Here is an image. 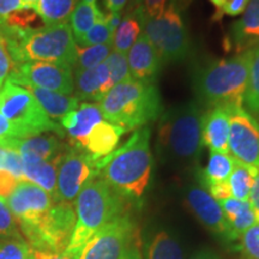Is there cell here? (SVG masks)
<instances>
[{
	"label": "cell",
	"instance_id": "6da1fadb",
	"mask_svg": "<svg viewBox=\"0 0 259 259\" xmlns=\"http://www.w3.org/2000/svg\"><path fill=\"white\" fill-rule=\"evenodd\" d=\"M150 138L148 126L135 130L125 144L96 161L99 177L126 198H141L149 185L153 166Z\"/></svg>",
	"mask_w": 259,
	"mask_h": 259
},
{
	"label": "cell",
	"instance_id": "7a4b0ae2",
	"mask_svg": "<svg viewBox=\"0 0 259 259\" xmlns=\"http://www.w3.org/2000/svg\"><path fill=\"white\" fill-rule=\"evenodd\" d=\"M126 199L101 178L85 184L76 198V226L64 253L79 259L87 242L107 223L126 212Z\"/></svg>",
	"mask_w": 259,
	"mask_h": 259
},
{
	"label": "cell",
	"instance_id": "3957f363",
	"mask_svg": "<svg viewBox=\"0 0 259 259\" xmlns=\"http://www.w3.org/2000/svg\"><path fill=\"white\" fill-rule=\"evenodd\" d=\"M250 50L228 58L215 60L197 71L193 89L200 105L210 108H240L247 87Z\"/></svg>",
	"mask_w": 259,
	"mask_h": 259
},
{
	"label": "cell",
	"instance_id": "277c9868",
	"mask_svg": "<svg viewBox=\"0 0 259 259\" xmlns=\"http://www.w3.org/2000/svg\"><path fill=\"white\" fill-rule=\"evenodd\" d=\"M97 105L103 119L125 131L143 127L163 113L157 87L134 78L115 84Z\"/></svg>",
	"mask_w": 259,
	"mask_h": 259
},
{
	"label": "cell",
	"instance_id": "5b68a950",
	"mask_svg": "<svg viewBox=\"0 0 259 259\" xmlns=\"http://www.w3.org/2000/svg\"><path fill=\"white\" fill-rule=\"evenodd\" d=\"M2 37L15 64L45 61L72 69L76 65L77 45L67 22L16 31Z\"/></svg>",
	"mask_w": 259,
	"mask_h": 259
},
{
	"label": "cell",
	"instance_id": "8992f818",
	"mask_svg": "<svg viewBox=\"0 0 259 259\" xmlns=\"http://www.w3.org/2000/svg\"><path fill=\"white\" fill-rule=\"evenodd\" d=\"M203 109L190 101L162 113L157 126V149L167 160L190 164L198 161L203 150Z\"/></svg>",
	"mask_w": 259,
	"mask_h": 259
},
{
	"label": "cell",
	"instance_id": "52a82bcc",
	"mask_svg": "<svg viewBox=\"0 0 259 259\" xmlns=\"http://www.w3.org/2000/svg\"><path fill=\"white\" fill-rule=\"evenodd\" d=\"M0 113L17 130L19 139L54 132L64 136L61 125L46 114L27 88L6 80L0 89Z\"/></svg>",
	"mask_w": 259,
	"mask_h": 259
},
{
	"label": "cell",
	"instance_id": "ba28073f",
	"mask_svg": "<svg viewBox=\"0 0 259 259\" xmlns=\"http://www.w3.org/2000/svg\"><path fill=\"white\" fill-rule=\"evenodd\" d=\"M138 15L142 31L153 44L162 64L178 63L189 57L190 35L176 6L169 4L157 17H147L142 8Z\"/></svg>",
	"mask_w": 259,
	"mask_h": 259
},
{
	"label": "cell",
	"instance_id": "9c48e42d",
	"mask_svg": "<svg viewBox=\"0 0 259 259\" xmlns=\"http://www.w3.org/2000/svg\"><path fill=\"white\" fill-rule=\"evenodd\" d=\"M74 226L76 210L72 203L56 202L27 239L32 250L63 253L69 245Z\"/></svg>",
	"mask_w": 259,
	"mask_h": 259
},
{
	"label": "cell",
	"instance_id": "30bf717a",
	"mask_svg": "<svg viewBox=\"0 0 259 259\" xmlns=\"http://www.w3.org/2000/svg\"><path fill=\"white\" fill-rule=\"evenodd\" d=\"M6 80L24 88L36 87L66 95H72L74 92L72 67L54 63L25 61L15 64Z\"/></svg>",
	"mask_w": 259,
	"mask_h": 259
},
{
	"label": "cell",
	"instance_id": "8fae6325",
	"mask_svg": "<svg viewBox=\"0 0 259 259\" xmlns=\"http://www.w3.org/2000/svg\"><path fill=\"white\" fill-rule=\"evenodd\" d=\"M135 223L126 211L102 227L80 252L79 259H122L135 241Z\"/></svg>",
	"mask_w": 259,
	"mask_h": 259
},
{
	"label": "cell",
	"instance_id": "7c38bea8",
	"mask_svg": "<svg viewBox=\"0 0 259 259\" xmlns=\"http://www.w3.org/2000/svg\"><path fill=\"white\" fill-rule=\"evenodd\" d=\"M54 203L50 193L27 180L19 181L5 202L25 236H29L37 228Z\"/></svg>",
	"mask_w": 259,
	"mask_h": 259
},
{
	"label": "cell",
	"instance_id": "4fadbf2b",
	"mask_svg": "<svg viewBox=\"0 0 259 259\" xmlns=\"http://www.w3.org/2000/svg\"><path fill=\"white\" fill-rule=\"evenodd\" d=\"M96 161L78 148L61 155L57 170L56 202L72 203L84 185L99 177Z\"/></svg>",
	"mask_w": 259,
	"mask_h": 259
},
{
	"label": "cell",
	"instance_id": "5bb4252c",
	"mask_svg": "<svg viewBox=\"0 0 259 259\" xmlns=\"http://www.w3.org/2000/svg\"><path fill=\"white\" fill-rule=\"evenodd\" d=\"M228 151L235 161L259 170V121L242 107L231 112Z\"/></svg>",
	"mask_w": 259,
	"mask_h": 259
},
{
	"label": "cell",
	"instance_id": "9a60e30c",
	"mask_svg": "<svg viewBox=\"0 0 259 259\" xmlns=\"http://www.w3.org/2000/svg\"><path fill=\"white\" fill-rule=\"evenodd\" d=\"M186 204L192 210L194 216L209 231L222 235L228 240L229 229L225 213L220 203L208 192V190L197 185L189 187L186 192Z\"/></svg>",
	"mask_w": 259,
	"mask_h": 259
},
{
	"label": "cell",
	"instance_id": "2e32d148",
	"mask_svg": "<svg viewBox=\"0 0 259 259\" xmlns=\"http://www.w3.org/2000/svg\"><path fill=\"white\" fill-rule=\"evenodd\" d=\"M127 63L132 78L148 83L155 82L163 65L153 44L143 31L130 48Z\"/></svg>",
	"mask_w": 259,
	"mask_h": 259
},
{
	"label": "cell",
	"instance_id": "e0dca14e",
	"mask_svg": "<svg viewBox=\"0 0 259 259\" xmlns=\"http://www.w3.org/2000/svg\"><path fill=\"white\" fill-rule=\"evenodd\" d=\"M259 45V0H250L242 17L232 25L226 47L236 54Z\"/></svg>",
	"mask_w": 259,
	"mask_h": 259
},
{
	"label": "cell",
	"instance_id": "ac0fdd59",
	"mask_svg": "<svg viewBox=\"0 0 259 259\" xmlns=\"http://www.w3.org/2000/svg\"><path fill=\"white\" fill-rule=\"evenodd\" d=\"M74 92L79 101L100 102L113 88L108 67L105 63L89 70H77L73 72Z\"/></svg>",
	"mask_w": 259,
	"mask_h": 259
},
{
	"label": "cell",
	"instance_id": "d6986e66",
	"mask_svg": "<svg viewBox=\"0 0 259 259\" xmlns=\"http://www.w3.org/2000/svg\"><path fill=\"white\" fill-rule=\"evenodd\" d=\"M231 108L215 107L210 108L203 114L202 137L203 144L210 149V151L221 154H229V118Z\"/></svg>",
	"mask_w": 259,
	"mask_h": 259
},
{
	"label": "cell",
	"instance_id": "ffe728a7",
	"mask_svg": "<svg viewBox=\"0 0 259 259\" xmlns=\"http://www.w3.org/2000/svg\"><path fill=\"white\" fill-rule=\"evenodd\" d=\"M102 120L101 109L97 103L83 102L78 108L65 115L60 120V125L69 135L71 143L76 148H80L92 130Z\"/></svg>",
	"mask_w": 259,
	"mask_h": 259
},
{
	"label": "cell",
	"instance_id": "44dd1931",
	"mask_svg": "<svg viewBox=\"0 0 259 259\" xmlns=\"http://www.w3.org/2000/svg\"><path fill=\"white\" fill-rule=\"evenodd\" d=\"M125 132L120 126L102 120L92 130L78 149H82L95 160H100L108 156L118 148L121 136Z\"/></svg>",
	"mask_w": 259,
	"mask_h": 259
},
{
	"label": "cell",
	"instance_id": "7402d4cb",
	"mask_svg": "<svg viewBox=\"0 0 259 259\" xmlns=\"http://www.w3.org/2000/svg\"><path fill=\"white\" fill-rule=\"evenodd\" d=\"M0 147L17 151L21 156H31L44 161L54 160L64 154L61 153L63 145L59 139L51 135H38L34 137L11 139L3 143Z\"/></svg>",
	"mask_w": 259,
	"mask_h": 259
},
{
	"label": "cell",
	"instance_id": "603a6c76",
	"mask_svg": "<svg viewBox=\"0 0 259 259\" xmlns=\"http://www.w3.org/2000/svg\"><path fill=\"white\" fill-rule=\"evenodd\" d=\"M221 205L222 211L225 213V218L229 229V241H236L239 238L257 223L254 211L252 209L250 202H242L235 198L221 200L219 202Z\"/></svg>",
	"mask_w": 259,
	"mask_h": 259
},
{
	"label": "cell",
	"instance_id": "cb8c5ba5",
	"mask_svg": "<svg viewBox=\"0 0 259 259\" xmlns=\"http://www.w3.org/2000/svg\"><path fill=\"white\" fill-rule=\"evenodd\" d=\"M21 157L23 161V180L40 186L50 193L56 202L57 170L61 156L51 161H44L31 156Z\"/></svg>",
	"mask_w": 259,
	"mask_h": 259
},
{
	"label": "cell",
	"instance_id": "d4e9b609",
	"mask_svg": "<svg viewBox=\"0 0 259 259\" xmlns=\"http://www.w3.org/2000/svg\"><path fill=\"white\" fill-rule=\"evenodd\" d=\"M25 88L35 96L42 109L53 121L61 120L65 115L79 107V100L73 95L51 92L36 87H25Z\"/></svg>",
	"mask_w": 259,
	"mask_h": 259
},
{
	"label": "cell",
	"instance_id": "484cf974",
	"mask_svg": "<svg viewBox=\"0 0 259 259\" xmlns=\"http://www.w3.org/2000/svg\"><path fill=\"white\" fill-rule=\"evenodd\" d=\"M142 34L141 21H139L138 9L135 11H128L124 17H122L120 24L115 29L114 35H113L112 48L113 51L121 52V53H127L130 48L134 46L137 41L139 35Z\"/></svg>",
	"mask_w": 259,
	"mask_h": 259
},
{
	"label": "cell",
	"instance_id": "4316f807",
	"mask_svg": "<svg viewBox=\"0 0 259 259\" xmlns=\"http://www.w3.org/2000/svg\"><path fill=\"white\" fill-rule=\"evenodd\" d=\"M106 15L96 4H88L80 2L74 8L70 16V27L72 30L74 41H78L94 27L97 21H105Z\"/></svg>",
	"mask_w": 259,
	"mask_h": 259
},
{
	"label": "cell",
	"instance_id": "83f0119b",
	"mask_svg": "<svg viewBox=\"0 0 259 259\" xmlns=\"http://www.w3.org/2000/svg\"><path fill=\"white\" fill-rule=\"evenodd\" d=\"M78 0H38L35 11L45 25L66 23Z\"/></svg>",
	"mask_w": 259,
	"mask_h": 259
},
{
	"label": "cell",
	"instance_id": "f1b7e54d",
	"mask_svg": "<svg viewBox=\"0 0 259 259\" xmlns=\"http://www.w3.org/2000/svg\"><path fill=\"white\" fill-rule=\"evenodd\" d=\"M258 171L253 167L234 160V167L228 178V185L233 198L247 202Z\"/></svg>",
	"mask_w": 259,
	"mask_h": 259
},
{
	"label": "cell",
	"instance_id": "f546056e",
	"mask_svg": "<svg viewBox=\"0 0 259 259\" xmlns=\"http://www.w3.org/2000/svg\"><path fill=\"white\" fill-rule=\"evenodd\" d=\"M233 167H234V158L231 155L210 151L208 164L204 168L200 178L203 185L208 189L215 184L228 181Z\"/></svg>",
	"mask_w": 259,
	"mask_h": 259
},
{
	"label": "cell",
	"instance_id": "4dcf8cb0",
	"mask_svg": "<svg viewBox=\"0 0 259 259\" xmlns=\"http://www.w3.org/2000/svg\"><path fill=\"white\" fill-rule=\"evenodd\" d=\"M244 103L247 112L259 121V45L250 50V69Z\"/></svg>",
	"mask_w": 259,
	"mask_h": 259
},
{
	"label": "cell",
	"instance_id": "1f68e13d",
	"mask_svg": "<svg viewBox=\"0 0 259 259\" xmlns=\"http://www.w3.org/2000/svg\"><path fill=\"white\" fill-rule=\"evenodd\" d=\"M147 259H184L179 242L167 232H160L151 239L145 251Z\"/></svg>",
	"mask_w": 259,
	"mask_h": 259
},
{
	"label": "cell",
	"instance_id": "d6a6232c",
	"mask_svg": "<svg viewBox=\"0 0 259 259\" xmlns=\"http://www.w3.org/2000/svg\"><path fill=\"white\" fill-rule=\"evenodd\" d=\"M112 51V45H96V46L88 47L77 45V60L73 70L94 69V67L105 63Z\"/></svg>",
	"mask_w": 259,
	"mask_h": 259
},
{
	"label": "cell",
	"instance_id": "836d02e7",
	"mask_svg": "<svg viewBox=\"0 0 259 259\" xmlns=\"http://www.w3.org/2000/svg\"><path fill=\"white\" fill-rule=\"evenodd\" d=\"M105 64L108 67L109 74H111L113 87L115 84H119L132 78L128 69L127 54L121 53V52L112 51L108 58L105 60Z\"/></svg>",
	"mask_w": 259,
	"mask_h": 259
},
{
	"label": "cell",
	"instance_id": "e575fe53",
	"mask_svg": "<svg viewBox=\"0 0 259 259\" xmlns=\"http://www.w3.org/2000/svg\"><path fill=\"white\" fill-rule=\"evenodd\" d=\"M114 31L109 28L105 21H97L94 27L87 32L76 45L83 47L96 46V45H112Z\"/></svg>",
	"mask_w": 259,
	"mask_h": 259
},
{
	"label": "cell",
	"instance_id": "d590c367",
	"mask_svg": "<svg viewBox=\"0 0 259 259\" xmlns=\"http://www.w3.org/2000/svg\"><path fill=\"white\" fill-rule=\"evenodd\" d=\"M31 247L21 238H8L0 240V259H29Z\"/></svg>",
	"mask_w": 259,
	"mask_h": 259
},
{
	"label": "cell",
	"instance_id": "8d00e7d4",
	"mask_svg": "<svg viewBox=\"0 0 259 259\" xmlns=\"http://www.w3.org/2000/svg\"><path fill=\"white\" fill-rule=\"evenodd\" d=\"M238 241L245 259H259V223L248 228Z\"/></svg>",
	"mask_w": 259,
	"mask_h": 259
},
{
	"label": "cell",
	"instance_id": "74e56055",
	"mask_svg": "<svg viewBox=\"0 0 259 259\" xmlns=\"http://www.w3.org/2000/svg\"><path fill=\"white\" fill-rule=\"evenodd\" d=\"M0 236L21 238L14 216L3 200H0Z\"/></svg>",
	"mask_w": 259,
	"mask_h": 259
},
{
	"label": "cell",
	"instance_id": "f35d334b",
	"mask_svg": "<svg viewBox=\"0 0 259 259\" xmlns=\"http://www.w3.org/2000/svg\"><path fill=\"white\" fill-rule=\"evenodd\" d=\"M18 178H16L14 174L10 173L6 169H0V200L6 202L11 193L14 192L16 186L19 184Z\"/></svg>",
	"mask_w": 259,
	"mask_h": 259
},
{
	"label": "cell",
	"instance_id": "ab89813d",
	"mask_svg": "<svg viewBox=\"0 0 259 259\" xmlns=\"http://www.w3.org/2000/svg\"><path fill=\"white\" fill-rule=\"evenodd\" d=\"M248 3H250V0H227L226 4L222 6V9L220 11L215 12L212 18L216 21V19L221 18L223 15L235 17V16L244 14Z\"/></svg>",
	"mask_w": 259,
	"mask_h": 259
},
{
	"label": "cell",
	"instance_id": "60d3db41",
	"mask_svg": "<svg viewBox=\"0 0 259 259\" xmlns=\"http://www.w3.org/2000/svg\"><path fill=\"white\" fill-rule=\"evenodd\" d=\"M22 9H25L22 0H0V28Z\"/></svg>",
	"mask_w": 259,
	"mask_h": 259
},
{
	"label": "cell",
	"instance_id": "b9f144b4",
	"mask_svg": "<svg viewBox=\"0 0 259 259\" xmlns=\"http://www.w3.org/2000/svg\"><path fill=\"white\" fill-rule=\"evenodd\" d=\"M12 69V60L10 57L8 47L4 38L0 35V89L4 85V83L8 79L10 71Z\"/></svg>",
	"mask_w": 259,
	"mask_h": 259
},
{
	"label": "cell",
	"instance_id": "7bdbcfd3",
	"mask_svg": "<svg viewBox=\"0 0 259 259\" xmlns=\"http://www.w3.org/2000/svg\"><path fill=\"white\" fill-rule=\"evenodd\" d=\"M168 0H143L142 10L147 17H157L166 10Z\"/></svg>",
	"mask_w": 259,
	"mask_h": 259
},
{
	"label": "cell",
	"instance_id": "ee69618b",
	"mask_svg": "<svg viewBox=\"0 0 259 259\" xmlns=\"http://www.w3.org/2000/svg\"><path fill=\"white\" fill-rule=\"evenodd\" d=\"M11 139H19L17 130L0 113V145Z\"/></svg>",
	"mask_w": 259,
	"mask_h": 259
},
{
	"label": "cell",
	"instance_id": "f6af8a7d",
	"mask_svg": "<svg viewBox=\"0 0 259 259\" xmlns=\"http://www.w3.org/2000/svg\"><path fill=\"white\" fill-rule=\"evenodd\" d=\"M208 192L211 194V196L215 198L218 202H221V200L231 198V190H229L228 181H225V183L215 184V185H211L208 187Z\"/></svg>",
	"mask_w": 259,
	"mask_h": 259
},
{
	"label": "cell",
	"instance_id": "bcb514c9",
	"mask_svg": "<svg viewBox=\"0 0 259 259\" xmlns=\"http://www.w3.org/2000/svg\"><path fill=\"white\" fill-rule=\"evenodd\" d=\"M248 202H250L252 209H253L255 219H257V223H259V171L255 177L253 187H252L250 198H248Z\"/></svg>",
	"mask_w": 259,
	"mask_h": 259
},
{
	"label": "cell",
	"instance_id": "7dc6e473",
	"mask_svg": "<svg viewBox=\"0 0 259 259\" xmlns=\"http://www.w3.org/2000/svg\"><path fill=\"white\" fill-rule=\"evenodd\" d=\"M31 252L35 259H77V258L71 257V255L65 254L64 252L63 253H52V252L32 250V248H31Z\"/></svg>",
	"mask_w": 259,
	"mask_h": 259
},
{
	"label": "cell",
	"instance_id": "c3c4849f",
	"mask_svg": "<svg viewBox=\"0 0 259 259\" xmlns=\"http://www.w3.org/2000/svg\"><path fill=\"white\" fill-rule=\"evenodd\" d=\"M127 4L128 0H105L106 9L109 12H121Z\"/></svg>",
	"mask_w": 259,
	"mask_h": 259
},
{
	"label": "cell",
	"instance_id": "681fc988",
	"mask_svg": "<svg viewBox=\"0 0 259 259\" xmlns=\"http://www.w3.org/2000/svg\"><path fill=\"white\" fill-rule=\"evenodd\" d=\"M122 259H143L142 258L141 251H139L137 242L134 241V244L131 245V247L128 248V251L126 252V254L124 255V258Z\"/></svg>",
	"mask_w": 259,
	"mask_h": 259
},
{
	"label": "cell",
	"instance_id": "f907efd6",
	"mask_svg": "<svg viewBox=\"0 0 259 259\" xmlns=\"http://www.w3.org/2000/svg\"><path fill=\"white\" fill-rule=\"evenodd\" d=\"M189 259H221V258H220L218 254L213 253V252H211V251L203 250V251L197 252V253H194L192 257Z\"/></svg>",
	"mask_w": 259,
	"mask_h": 259
},
{
	"label": "cell",
	"instance_id": "816d5d0a",
	"mask_svg": "<svg viewBox=\"0 0 259 259\" xmlns=\"http://www.w3.org/2000/svg\"><path fill=\"white\" fill-rule=\"evenodd\" d=\"M142 4H143V0H128V11H135L139 8H142Z\"/></svg>",
	"mask_w": 259,
	"mask_h": 259
},
{
	"label": "cell",
	"instance_id": "f5cc1de1",
	"mask_svg": "<svg viewBox=\"0 0 259 259\" xmlns=\"http://www.w3.org/2000/svg\"><path fill=\"white\" fill-rule=\"evenodd\" d=\"M187 3H189V0H170L169 4L176 6V8L180 11V10L184 9V6H185Z\"/></svg>",
	"mask_w": 259,
	"mask_h": 259
},
{
	"label": "cell",
	"instance_id": "db71d44e",
	"mask_svg": "<svg viewBox=\"0 0 259 259\" xmlns=\"http://www.w3.org/2000/svg\"><path fill=\"white\" fill-rule=\"evenodd\" d=\"M23 2V5L25 9H32L35 10V8H36L38 0H22Z\"/></svg>",
	"mask_w": 259,
	"mask_h": 259
},
{
	"label": "cell",
	"instance_id": "11a10c76",
	"mask_svg": "<svg viewBox=\"0 0 259 259\" xmlns=\"http://www.w3.org/2000/svg\"><path fill=\"white\" fill-rule=\"evenodd\" d=\"M209 2L211 3V4H212L213 6H215V8H216V12H218V11H220V10L222 9V6L226 4L227 0H209Z\"/></svg>",
	"mask_w": 259,
	"mask_h": 259
},
{
	"label": "cell",
	"instance_id": "9f6ffc18",
	"mask_svg": "<svg viewBox=\"0 0 259 259\" xmlns=\"http://www.w3.org/2000/svg\"><path fill=\"white\" fill-rule=\"evenodd\" d=\"M29 259H35L34 255H32V252H31V255H30V258H29Z\"/></svg>",
	"mask_w": 259,
	"mask_h": 259
}]
</instances>
